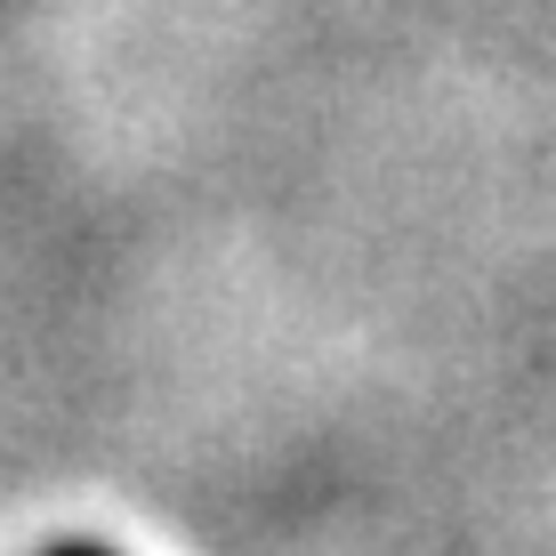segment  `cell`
Here are the masks:
<instances>
[{
	"label": "cell",
	"instance_id": "obj_1",
	"mask_svg": "<svg viewBox=\"0 0 556 556\" xmlns=\"http://www.w3.org/2000/svg\"><path fill=\"white\" fill-rule=\"evenodd\" d=\"M49 556H113V548H98V541H56Z\"/></svg>",
	"mask_w": 556,
	"mask_h": 556
}]
</instances>
